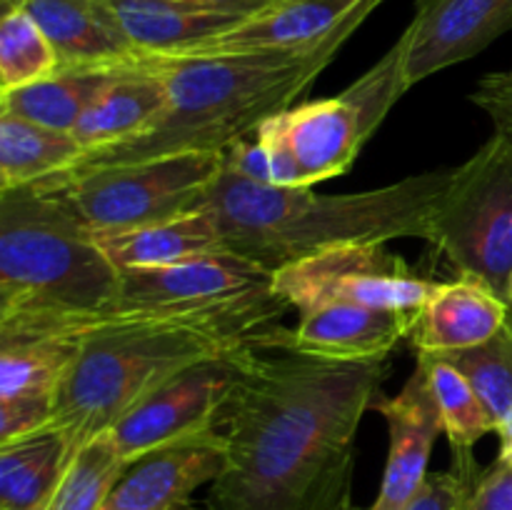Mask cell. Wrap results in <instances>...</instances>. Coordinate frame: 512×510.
I'll list each match as a JSON object with an SVG mask.
<instances>
[{
    "label": "cell",
    "instance_id": "6da1fadb",
    "mask_svg": "<svg viewBox=\"0 0 512 510\" xmlns=\"http://www.w3.org/2000/svg\"><path fill=\"white\" fill-rule=\"evenodd\" d=\"M250 350L218 430L228 465L205 510H350L355 438L390 365Z\"/></svg>",
    "mask_w": 512,
    "mask_h": 510
},
{
    "label": "cell",
    "instance_id": "7a4b0ae2",
    "mask_svg": "<svg viewBox=\"0 0 512 510\" xmlns=\"http://www.w3.org/2000/svg\"><path fill=\"white\" fill-rule=\"evenodd\" d=\"M383 0H363L333 33L305 50L235 55L138 53L165 83L163 110L133 138L85 153L70 170L128 165L185 153H225L273 115L293 108L333 63L345 40Z\"/></svg>",
    "mask_w": 512,
    "mask_h": 510
},
{
    "label": "cell",
    "instance_id": "3957f363",
    "mask_svg": "<svg viewBox=\"0 0 512 510\" xmlns=\"http://www.w3.org/2000/svg\"><path fill=\"white\" fill-rule=\"evenodd\" d=\"M450 180L453 168H440L363 193L318 195L310 188L253 183L223 168L200 208L213 215L230 253L275 273L340 245L428 240Z\"/></svg>",
    "mask_w": 512,
    "mask_h": 510
},
{
    "label": "cell",
    "instance_id": "277c9868",
    "mask_svg": "<svg viewBox=\"0 0 512 510\" xmlns=\"http://www.w3.org/2000/svg\"><path fill=\"white\" fill-rule=\"evenodd\" d=\"M118 290L120 268L58 193L0 190V345L60 338Z\"/></svg>",
    "mask_w": 512,
    "mask_h": 510
},
{
    "label": "cell",
    "instance_id": "5b68a950",
    "mask_svg": "<svg viewBox=\"0 0 512 510\" xmlns=\"http://www.w3.org/2000/svg\"><path fill=\"white\" fill-rule=\"evenodd\" d=\"M278 328L260 320H163L93 330L60 383L53 425L78 448L190 365L248 348L270 350Z\"/></svg>",
    "mask_w": 512,
    "mask_h": 510
},
{
    "label": "cell",
    "instance_id": "8992f818",
    "mask_svg": "<svg viewBox=\"0 0 512 510\" xmlns=\"http://www.w3.org/2000/svg\"><path fill=\"white\" fill-rule=\"evenodd\" d=\"M290 305L275 293V273L230 250L163 265L120 270V290L100 313L70 325L60 338L83 340L93 330L163 320H260L280 323Z\"/></svg>",
    "mask_w": 512,
    "mask_h": 510
},
{
    "label": "cell",
    "instance_id": "52a82bcc",
    "mask_svg": "<svg viewBox=\"0 0 512 510\" xmlns=\"http://www.w3.org/2000/svg\"><path fill=\"white\" fill-rule=\"evenodd\" d=\"M428 243L460 278L478 280L512 305V140L495 133L453 168Z\"/></svg>",
    "mask_w": 512,
    "mask_h": 510
},
{
    "label": "cell",
    "instance_id": "ba28073f",
    "mask_svg": "<svg viewBox=\"0 0 512 510\" xmlns=\"http://www.w3.org/2000/svg\"><path fill=\"white\" fill-rule=\"evenodd\" d=\"M223 173V153H185L70 170L35 183L58 193L98 238L198 210Z\"/></svg>",
    "mask_w": 512,
    "mask_h": 510
},
{
    "label": "cell",
    "instance_id": "9c48e42d",
    "mask_svg": "<svg viewBox=\"0 0 512 510\" xmlns=\"http://www.w3.org/2000/svg\"><path fill=\"white\" fill-rule=\"evenodd\" d=\"M408 90L405 38L400 35L398 43L343 93L283 110L305 188L343 175Z\"/></svg>",
    "mask_w": 512,
    "mask_h": 510
},
{
    "label": "cell",
    "instance_id": "30bf717a",
    "mask_svg": "<svg viewBox=\"0 0 512 510\" xmlns=\"http://www.w3.org/2000/svg\"><path fill=\"white\" fill-rule=\"evenodd\" d=\"M438 285L385 243L340 245L275 270V293L300 313L348 303L418 315Z\"/></svg>",
    "mask_w": 512,
    "mask_h": 510
},
{
    "label": "cell",
    "instance_id": "8fae6325",
    "mask_svg": "<svg viewBox=\"0 0 512 510\" xmlns=\"http://www.w3.org/2000/svg\"><path fill=\"white\" fill-rule=\"evenodd\" d=\"M250 350L258 348L190 365L120 415L110 433L123 458L133 463L155 448L218 430L220 408L240 378Z\"/></svg>",
    "mask_w": 512,
    "mask_h": 510
},
{
    "label": "cell",
    "instance_id": "7c38bea8",
    "mask_svg": "<svg viewBox=\"0 0 512 510\" xmlns=\"http://www.w3.org/2000/svg\"><path fill=\"white\" fill-rule=\"evenodd\" d=\"M512 30V0H418L405 28V80H420L483 53Z\"/></svg>",
    "mask_w": 512,
    "mask_h": 510
},
{
    "label": "cell",
    "instance_id": "4fadbf2b",
    "mask_svg": "<svg viewBox=\"0 0 512 510\" xmlns=\"http://www.w3.org/2000/svg\"><path fill=\"white\" fill-rule=\"evenodd\" d=\"M373 410L388 423L390 450L378 498L368 510H405L428 480L433 445L443 433V418L425 365L418 360L400 393H380Z\"/></svg>",
    "mask_w": 512,
    "mask_h": 510
},
{
    "label": "cell",
    "instance_id": "5bb4252c",
    "mask_svg": "<svg viewBox=\"0 0 512 510\" xmlns=\"http://www.w3.org/2000/svg\"><path fill=\"white\" fill-rule=\"evenodd\" d=\"M228 465L220 430L163 445L128 463L98 510H183Z\"/></svg>",
    "mask_w": 512,
    "mask_h": 510
},
{
    "label": "cell",
    "instance_id": "9a60e30c",
    "mask_svg": "<svg viewBox=\"0 0 512 510\" xmlns=\"http://www.w3.org/2000/svg\"><path fill=\"white\" fill-rule=\"evenodd\" d=\"M418 315L335 303L303 313L295 328H278L270 350H288L330 363H383L410 338Z\"/></svg>",
    "mask_w": 512,
    "mask_h": 510
},
{
    "label": "cell",
    "instance_id": "2e32d148",
    "mask_svg": "<svg viewBox=\"0 0 512 510\" xmlns=\"http://www.w3.org/2000/svg\"><path fill=\"white\" fill-rule=\"evenodd\" d=\"M78 350L73 338L0 345V443L53 423L55 395Z\"/></svg>",
    "mask_w": 512,
    "mask_h": 510
},
{
    "label": "cell",
    "instance_id": "e0dca14e",
    "mask_svg": "<svg viewBox=\"0 0 512 510\" xmlns=\"http://www.w3.org/2000/svg\"><path fill=\"white\" fill-rule=\"evenodd\" d=\"M363 0H270L230 30L165 55H235L305 50L328 38Z\"/></svg>",
    "mask_w": 512,
    "mask_h": 510
},
{
    "label": "cell",
    "instance_id": "ac0fdd59",
    "mask_svg": "<svg viewBox=\"0 0 512 510\" xmlns=\"http://www.w3.org/2000/svg\"><path fill=\"white\" fill-rule=\"evenodd\" d=\"M512 305L470 278L440 283L418 310L410 345L418 358H448L493 338L510 320Z\"/></svg>",
    "mask_w": 512,
    "mask_h": 510
},
{
    "label": "cell",
    "instance_id": "d6986e66",
    "mask_svg": "<svg viewBox=\"0 0 512 510\" xmlns=\"http://www.w3.org/2000/svg\"><path fill=\"white\" fill-rule=\"evenodd\" d=\"M60 58V68L123 65L138 55L108 0H23Z\"/></svg>",
    "mask_w": 512,
    "mask_h": 510
},
{
    "label": "cell",
    "instance_id": "ffe728a7",
    "mask_svg": "<svg viewBox=\"0 0 512 510\" xmlns=\"http://www.w3.org/2000/svg\"><path fill=\"white\" fill-rule=\"evenodd\" d=\"M165 100L168 93L163 78L135 55L100 90L70 135L83 145L85 153L110 148L148 128L163 110Z\"/></svg>",
    "mask_w": 512,
    "mask_h": 510
},
{
    "label": "cell",
    "instance_id": "44dd1931",
    "mask_svg": "<svg viewBox=\"0 0 512 510\" xmlns=\"http://www.w3.org/2000/svg\"><path fill=\"white\" fill-rule=\"evenodd\" d=\"M98 240L120 270L163 268L228 250L218 223L205 208L103 235Z\"/></svg>",
    "mask_w": 512,
    "mask_h": 510
},
{
    "label": "cell",
    "instance_id": "7402d4cb",
    "mask_svg": "<svg viewBox=\"0 0 512 510\" xmlns=\"http://www.w3.org/2000/svg\"><path fill=\"white\" fill-rule=\"evenodd\" d=\"M125 38L138 53H173L230 30L250 13L200 8L180 0H108Z\"/></svg>",
    "mask_w": 512,
    "mask_h": 510
},
{
    "label": "cell",
    "instance_id": "603a6c76",
    "mask_svg": "<svg viewBox=\"0 0 512 510\" xmlns=\"http://www.w3.org/2000/svg\"><path fill=\"white\" fill-rule=\"evenodd\" d=\"M73 450L53 423L0 443V510H48Z\"/></svg>",
    "mask_w": 512,
    "mask_h": 510
},
{
    "label": "cell",
    "instance_id": "cb8c5ba5",
    "mask_svg": "<svg viewBox=\"0 0 512 510\" xmlns=\"http://www.w3.org/2000/svg\"><path fill=\"white\" fill-rule=\"evenodd\" d=\"M125 65V63H123ZM123 65L60 68L50 78L0 93V113L18 115L45 128L73 133L80 115L98 98Z\"/></svg>",
    "mask_w": 512,
    "mask_h": 510
},
{
    "label": "cell",
    "instance_id": "d4e9b609",
    "mask_svg": "<svg viewBox=\"0 0 512 510\" xmlns=\"http://www.w3.org/2000/svg\"><path fill=\"white\" fill-rule=\"evenodd\" d=\"M85 155L70 133L0 113V190L43 183Z\"/></svg>",
    "mask_w": 512,
    "mask_h": 510
},
{
    "label": "cell",
    "instance_id": "484cf974",
    "mask_svg": "<svg viewBox=\"0 0 512 510\" xmlns=\"http://www.w3.org/2000/svg\"><path fill=\"white\" fill-rule=\"evenodd\" d=\"M125 468L113 433H95L73 450L48 510H98Z\"/></svg>",
    "mask_w": 512,
    "mask_h": 510
},
{
    "label": "cell",
    "instance_id": "4316f807",
    "mask_svg": "<svg viewBox=\"0 0 512 510\" xmlns=\"http://www.w3.org/2000/svg\"><path fill=\"white\" fill-rule=\"evenodd\" d=\"M425 365L443 418V433L448 435L455 453H470L473 445L488 433H495V420L470 380L448 360L418 358Z\"/></svg>",
    "mask_w": 512,
    "mask_h": 510
},
{
    "label": "cell",
    "instance_id": "83f0119b",
    "mask_svg": "<svg viewBox=\"0 0 512 510\" xmlns=\"http://www.w3.org/2000/svg\"><path fill=\"white\" fill-rule=\"evenodd\" d=\"M60 70L53 43L25 8L3 10L0 20V93L33 85Z\"/></svg>",
    "mask_w": 512,
    "mask_h": 510
},
{
    "label": "cell",
    "instance_id": "f1b7e54d",
    "mask_svg": "<svg viewBox=\"0 0 512 510\" xmlns=\"http://www.w3.org/2000/svg\"><path fill=\"white\" fill-rule=\"evenodd\" d=\"M438 360H448L470 380L498 425L512 408V315L490 340Z\"/></svg>",
    "mask_w": 512,
    "mask_h": 510
},
{
    "label": "cell",
    "instance_id": "f546056e",
    "mask_svg": "<svg viewBox=\"0 0 512 510\" xmlns=\"http://www.w3.org/2000/svg\"><path fill=\"white\" fill-rule=\"evenodd\" d=\"M480 470L475 468V460L470 453H455V463L443 473H430L423 488L418 490L405 510H463L465 498L470 493V485L475 483ZM360 510V508H350Z\"/></svg>",
    "mask_w": 512,
    "mask_h": 510
},
{
    "label": "cell",
    "instance_id": "4dcf8cb0",
    "mask_svg": "<svg viewBox=\"0 0 512 510\" xmlns=\"http://www.w3.org/2000/svg\"><path fill=\"white\" fill-rule=\"evenodd\" d=\"M255 138H258L265 155H268L273 185H280V188H305L298 160H295L293 153V145H290L288 130H285L283 113L265 120V123L255 130Z\"/></svg>",
    "mask_w": 512,
    "mask_h": 510
},
{
    "label": "cell",
    "instance_id": "1f68e13d",
    "mask_svg": "<svg viewBox=\"0 0 512 510\" xmlns=\"http://www.w3.org/2000/svg\"><path fill=\"white\" fill-rule=\"evenodd\" d=\"M463 510H512V463L498 458L478 473Z\"/></svg>",
    "mask_w": 512,
    "mask_h": 510
},
{
    "label": "cell",
    "instance_id": "d6a6232c",
    "mask_svg": "<svg viewBox=\"0 0 512 510\" xmlns=\"http://www.w3.org/2000/svg\"><path fill=\"white\" fill-rule=\"evenodd\" d=\"M470 100L490 115L495 133L512 140V68L485 75Z\"/></svg>",
    "mask_w": 512,
    "mask_h": 510
},
{
    "label": "cell",
    "instance_id": "836d02e7",
    "mask_svg": "<svg viewBox=\"0 0 512 510\" xmlns=\"http://www.w3.org/2000/svg\"><path fill=\"white\" fill-rule=\"evenodd\" d=\"M180 3L200 5V8H215V10H235V13H255L270 0H180Z\"/></svg>",
    "mask_w": 512,
    "mask_h": 510
},
{
    "label": "cell",
    "instance_id": "e575fe53",
    "mask_svg": "<svg viewBox=\"0 0 512 510\" xmlns=\"http://www.w3.org/2000/svg\"><path fill=\"white\" fill-rule=\"evenodd\" d=\"M495 435H498L500 440L498 458L512 463V408L500 418V423L495 425Z\"/></svg>",
    "mask_w": 512,
    "mask_h": 510
},
{
    "label": "cell",
    "instance_id": "d590c367",
    "mask_svg": "<svg viewBox=\"0 0 512 510\" xmlns=\"http://www.w3.org/2000/svg\"><path fill=\"white\" fill-rule=\"evenodd\" d=\"M20 3H23V0H3V10H10V8H20Z\"/></svg>",
    "mask_w": 512,
    "mask_h": 510
}]
</instances>
